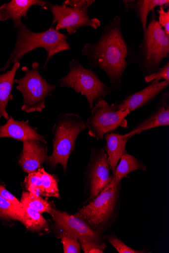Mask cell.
<instances>
[{"mask_svg":"<svg viewBox=\"0 0 169 253\" xmlns=\"http://www.w3.org/2000/svg\"><path fill=\"white\" fill-rule=\"evenodd\" d=\"M29 121H17L10 117L3 126H0V138L9 137L20 141H45V137L37 132V128L29 124Z\"/></svg>","mask_w":169,"mask_h":253,"instance_id":"obj_15","label":"cell"},{"mask_svg":"<svg viewBox=\"0 0 169 253\" xmlns=\"http://www.w3.org/2000/svg\"><path fill=\"white\" fill-rule=\"evenodd\" d=\"M165 7L161 6L158 10L159 13V23L166 33L169 35V10H165Z\"/></svg>","mask_w":169,"mask_h":253,"instance_id":"obj_31","label":"cell"},{"mask_svg":"<svg viewBox=\"0 0 169 253\" xmlns=\"http://www.w3.org/2000/svg\"><path fill=\"white\" fill-rule=\"evenodd\" d=\"M16 32V42L13 50L5 64L0 68V73L6 71L11 66L19 62L24 56L37 48H43L47 53L42 68L46 67L51 58L56 54L71 49L65 36L52 27L41 33H35L29 30L22 22L13 25Z\"/></svg>","mask_w":169,"mask_h":253,"instance_id":"obj_2","label":"cell"},{"mask_svg":"<svg viewBox=\"0 0 169 253\" xmlns=\"http://www.w3.org/2000/svg\"><path fill=\"white\" fill-rule=\"evenodd\" d=\"M156 18V13L152 12L151 20L136 52L138 64L146 76L157 72L161 62L169 55V35L160 26Z\"/></svg>","mask_w":169,"mask_h":253,"instance_id":"obj_4","label":"cell"},{"mask_svg":"<svg viewBox=\"0 0 169 253\" xmlns=\"http://www.w3.org/2000/svg\"><path fill=\"white\" fill-rule=\"evenodd\" d=\"M46 141L28 140L23 142V149L18 160L24 171L30 173L38 170L47 162Z\"/></svg>","mask_w":169,"mask_h":253,"instance_id":"obj_13","label":"cell"},{"mask_svg":"<svg viewBox=\"0 0 169 253\" xmlns=\"http://www.w3.org/2000/svg\"><path fill=\"white\" fill-rule=\"evenodd\" d=\"M144 80L147 83H151L155 80L160 81L161 80L169 82V62L163 67H160L157 72L145 77Z\"/></svg>","mask_w":169,"mask_h":253,"instance_id":"obj_28","label":"cell"},{"mask_svg":"<svg viewBox=\"0 0 169 253\" xmlns=\"http://www.w3.org/2000/svg\"><path fill=\"white\" fill-rule=\"evenodd\" d=\"M60 235L64 253H80L81 245L77 237L71 233L63 231Z\"/></svg>","mask_w":169,"mask_h":253,"instance_id":"obj_26","label":"cell"},{"mask_svg":"<svg viewBox=\"0 0 169 253\" xmlns=\"http://www.w3.org/2000/svg\"><path fill=\"white\" fill-rule=\"evenodd\" d=\"M95 2V0H65L62 5L72 8L89 9Z\"/></svg>","mask_w":169,"mask_h":253,"instance_id":"obj_30","label":"cell"},{"mask_svg":"<svg viewBox=\"0 0 169 253\" xmlns=\"http://www.w3.org/2000/svg\"><path fill=\"white\" fill-rule=\"evenodd\" d=\"M0 196L9 201L19 210H22L20 202L1 185H0Z\"/></svg>","mask_w":169,"mask_h":253,"instance_id":"obj_32","label":"cell"},{"mask_svg":"<svg viewBox=\"0 0 169 253\" xmlns=\"http://www.w3.org/2000/svg\"><path fill=\"white\" fill-rule=\"evenodd\" d=\"M68 74L58 81L61 87L74 89L87 100L90 108L110 95L113 89L104 84L92 71L84 67L76 59L69 63Z\"/></svg>","mask_w":169,"mask_h":253,"instance_id":"obj_5","label":"cell"},{"mask_svg":"<svg viewBox=\"0 0 169 253\" xmlns=\"http://www.w3.org/2000/svg\"><path fill=\"white\" fill-rule=\"evenodd\" d=\"M81 247L85 253H104L107 246L104 243L100 244L87 240H78Z\"/></svg>","mask_w":169,"mask_h":253,"instance_id":"obj_27","label":"cell"},{"mask_svg":"<svg viewBox=\"0 0 169 253\" xmlns=\"http://www.w3.org/2000/svg\"><path fill=\"white\" fill-rule=\"evenodd\" d=\"M57 227L75 235L78 240H87L103 244L100 233L94 230L84 220L53 208L50 213Z\"/></svg>","mask_w":169,"mask_h":253,"instance_id":"obj_11","label":"cell"},{"mask_svg":"<svg viewBox=\"0 0 169 253\" xmlns=\"http://www.w3.org/2000/svg\"><path fill=\"white\" fill-rule=\"evenodd\" d=\"M126 11L132 9L135 11L139 18L143 33L147 27V19L149 14L153 12L156 7L164 6L169 7V0H126L122 1Z\"/></svg>","mask_w":169,"mask_h":253,"instance_id":"obj_19","label":"cell"},{"mask_svg":"<svg viewBox=\"0 0 169 253\" xmlns=\"http://www.w3.org/2000/svg\"><path fill=\"white\" fill-rule=\"evenodd\" d=\"M89 118L85 124L90 136L98 140L119 127L127 128V117L131 113L128 109H117L114 104H110L105 99L96 103L91 109Z\"/></svg>","mask_w":169,"mask_h":253,"instance_id":"obj_7","label":"cell"},{"mask_svg":"<svg viewBox=\"0 0 169 253\" xmlns=\"http://www.w3.org/2000/svg\"><path fill=\"white\" fill-rule=\"evenodd\" d=\"M146 166L140 161L126 153L120 158L115 171L113 174V179L107 188L114 186L119 183L124 177L133 171L139 169L146 170Z\"/></svg>","mask_w":169,"mask_h":253,"instance_id":"obj_20","label":"cell"},{"mask_svg":"<svg viewBox=\"0 0 169 253\" xmlns=\"http://www.w3.org/2000/svg\"><path fill=\"white\" fill-rule=\"evenodd\" d=\"M21 70L24 76L14 81L17 84L16 89L20 92L23 99L21 109L27 113L41 112L45 108L47 98L52 95L56 85L50 84L42 77L38 62L32 64L31 70L23 66Z\"/></svg>","mask_w":169,"mask_h":253,"instance_id":"obj_6","label":"cell"},{"mask_svg":"<svg viewBox=\"0 0 169 253\" xmlns=\"http://www.w3.org/2000/svg\"><path fill=\"white\" fill-rule=\"evenodd\" d=\"M20 202L21 205L30 207L41 214L45 212L50 214L53 208L50 202L31 192H23Z\"/></svg>","mask_w":169,"mask_h":253,"instance_id":"obj_22","label":"cell"},{"mask_svg":"<svg viewBox=\"0 0 169 253\" xmlns=\"http://www.w3.org/2000/svg\"><path fill=\"white\" fill-rule=\"evenodd\" d=\"M38 171L41 174L42 184L45 190L44 197H55L59 199L58 182L57 177L47 172L43 168H40Z\"/></svg>","mask_w":169,"mask_h":253,"instance_id":"obj_23","label":"cell"},{"mask_svg":"<svg viewBox=\"0 0 169 253\" xmlns=\"http://www.w3.org/2000/svg\"><path fill=\"white\" fill-rule=\"evenodd\" d=\"M21 205L22 216L21 222L32 232H40L47 231L48 225L46 219L38 211L30 207Z\"/></svg>","mask_w":169,"mask_h":253,"instance_id":"obj_21","label":"cell"},{"mask_svg":"<svg viewBox=\"0 0 169 253\" xmlns=\"http://www.w3.org/2000/svg\"><path fill=\"white\" fill-rule=\"evenodd\" d=\"M119 183L110 188L107 187L75 215L101 233L113 215L118 200Z\"/></svg>","mask_w":169,"mask_h":253,"instance_id":"obj_8","label":"cell"},{"mask_svg":"<svg viewBox=\"0 0 169 253\" xmlns=\"http://www.w3.org/2000/svg\"><path fill=\"white\" fill-rule=\"evenodd\" d=\"M169 85V82L166 81H154L147 87L130 95L121 101L116 102L114 106L118 110L128 109L132 112L151 103Z\"/></svg>","mask_w":169,"mask_h":253,"instance_id":"obj_12","label":"cell"},{"mask_svg":"<svg viewBox=\"0 0 169 253\" xmlns=\"http://www.w3.org/2000/svg\"><path fill=\"white\" fill-rule=\"evenodd\" d=\"M87 129L85 121L78 114H59L53 127V152L47 163L53 168L60 165L66 172L69 157L75 149L80 133Z\"/></svg>","mask_w":169,"mask_h":253,"instance_id":"obj_3","label":"cell"},{"mask_svg":"<svg viewBox=\"0 0 169 253\" xmlns=\"http://www.w3.org/2000/svg\"><path fill=\"white\" fill-rule=\"evenodd\" d=\"M106 140L105 152L113 174L115 171L120 158L127 153L126 146L130 138L118 133L111 132L104 136Z\"/></svg>","mask_w":169,"mask_h":253,"instance_id":"obj_17","label":"cell"},{"mask_svg":"<svg viewBox=\"0 0 169 253\" xmlns=\"http://www.w3.org/2000/svg\"><path fill=\"white\" fill-rule=\"evenodd\" d=\"M110 243L119 253H143L141 251L134 250L123 243L115 237H112L109 239Z\"/></svg>","mask_w":169,"mask_h":253,"instance_id":"obj_29","label":"cell"},{"mask_svg":"<svg viewBox=\"0 0 169 253\" xmlns=\"http://www.w3.org/2000/svg\"><path fill=\"white\" fill-rule=\"evenodd\" d=\"M22 210H19L9 201L0 196V217L21 222Z\"/></svg>","mask_w":169,"mask_h":253,"instance_id":"obj_24","label":"cell"},{"mask_svg":"<svg viewBox=\"0 0 169 253\" xmlns=\"http://www.w3.org/2000/svg\"><path fill=\"white\" fill-rule=\"evenodd\" d=\"M50 10L53 16L52 26L57 24L56 30L66 29L68 36L76 33L82 27H91L97 29L101 26V21L97 18H90L89 9L72 8L64 5H55L47 2L44 8Z\"/></svg>","mask_w":169,"mask_h":253,"instance_id":"obj_9","label":"cell"},{"mask_svg":"<svg viewBox=\"0 0 169 253\" xmlns=\"http://www.w3.org/2000/svg\"><path fill=\"white\" fill-rule=\"evenodd\" d=\"M24 184L28 191L44 197L45 190L42 184L41 174L39 171L29 173L24 180Z\"/></svg>","mask_w":169,"mask_h":253,"instance_id":"obj_25","label":"cell"},{"mask_svg":"<svg viewBox=\"0 0 169 253\" xmlns=\"http://www.w3.org/2000/svg\"><path fill=\"white\" fill-rule=\"evenodd\" d=\"M111 170L105 150L94 151L88 171L91 198L97 197L109 185L113 177Z\"/></svg>","mask_w":169,"mask_h":253,"instance_id":"obj_10","label":"cell"},{"mask_svg":"<svg viewBox=\"0 0 169 253\" xmlns=\"http://www.w3.org/2000/svg\"><path fill=\"white\" fill-rule=\"evenodd\" d=\"M20 66V62H16L10 71L0 75V119L4 118L7 120L9 119L6 108L9 101L13 100L12 91L14 81Z\"/></svg>","mask_w":169,"mask_h":253,"instance_id":"obj_18","label":"cell"},{"mask_svg":"<svg viewBox=\"0 0 169 253\" xmlns=\"http://www.w3.org/2000/svg\"><path fill=\"white\" fill-rule=\"evenodd\" d=\"M47 1L42 0H12L0 7V21L11 19L13 25L22 22V17L28 19V11L34 6L44 8Z\"/></svg>","mask_w":169,"mask_h":253,"instance_id":"obj_16","label":"cell"},{"mask_svg":"<svg viewBox=\"0 0 169 253\" xmlns=\"http://www.w3.org/2000/svg\"><path fill=\"white\" fill-rule=\"evenodd\" d=\"M169 125V91L165 90L160 99L147 119L136 125L130 132L125 135L131 138L137 134L157 127Z\"/></svg>","mask_w":169,"mask_h":253,"instance_id":"obj_14","label":"cell"},{"mask_svg":"<svg viewBox=\"0 0 169 253\" xmlns=\"http://www.w3.org/2000/svg\"><path fill=\"white\" fill-rule=\"evenodd\" d=\"M135 47L126 42L121 27V20L116 16L107 25L99 40L86 42L82 55L86 57L92 69L99 67L108 76L113 90H119L127 67L138 62Z\"/></svg>","mask_w":169,"mask_h":253,"instance_id":"obj_1","label":"cell"}]
</instances>
